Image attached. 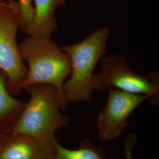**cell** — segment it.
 <instances>
[{
	"label": "cell",
	"instance_id": "obj_1",
	"mask_svg": "<svg viewBox=\"0 0 159 159\" xmlns=\"http://www.w3.org/2000/svg\"><path fill=\"white\" fill-rule=\"evenodd\" d=\"M30 100L9 134L52 140L57 131L69 125L58 91L48 84H35L24 87Z\"/></svg>",
	"mask_w": 159,
	"mask_h": 159
},
{
	"label": "cell",
	"instance_id": "obj_2",
	"mask_svg": "<svg viewBox=\"0 0 159 159\" xmlns=\"http://www.w3.org/2000/svg\"><path fill=\"white\" fill-rule=\"evenodd\" d=\"M20 56L28 64V74L24 87L35 84H48L56 87L64 110L68 107L63 87L71 73V63L51 38L30 37L18 45Z\"/></svg>",
	"mask_w": 159,
	"mask_h": 159
},
{
	"label": "cell",
	"instance_id": "obj_3",
	"mask_svg": "<svg viewBox=\"0 0 159 159\" xmlns=\"http://www.w3.org/2000/svg\"><path fill=\"white\" fill-rule=\"evenodd\" d=\"M110 29H97L80 43L61 47L71 63L70 77L63 84L66 100L69 102H90L93 89L92 79L97 63L107 54V42Z\"/></svg>",
	"mask_w": 159,
	"mask_h": 159
},
{
	"label": "cell",
	"instance_id": "obj_4",
	"mask_svg": "<svg viewBox=\"0 0 159 159\" xmlns=\"http://www.w3.org/2000/svg\"><path fill=\"white\" fill-rule=\"evenodd\" d=\"M102 71L94 74L93 90L107 91L116 89L131 94L148 97L150 102L159 103V74L152 72L143 76L136 73L129 66L125 56L111 54L101 59Z\"/></svg>",
	"mask_w": 159,
	"mask_h": 159
},
{
	"label": "cell",
	"instance_id": "obj_5",
	"mask_svg": "<svg viewBox=\"0 0 159 159\" xmlns=\"http://www.w3.org/2000/svg\"><path fill=\"white\" fill-rule=\"evenodd\" d=\"M20 25L18 1H0V69L6 74L8 90L15 97L24 89L28 74V68L20 56L17 43Z\"/></svg>",
	"mask_w": 159,
	"mask_h": 159
},
{
	"label": "cell",
	"instance_id": "obj_6",
	"mask_svg": "<svg viewBox=\"0 0 159 159\" xmlns=\"http://www.w3.org/2000/svg\"><path fill=\"white\" fill-rule=\"evenodd\" d=\"M107 91V101L97 121L98 135L102 142L111 141L119 136L127 127V120L131 114L148 100L146 96L116 89H110Z\"/></svg>",
	"mask_w": 159,
	"mask_h": 159
},
{
	"label": "cell",
	"instance_id": "obj_7",
	"mask_svg": "<svg viewBox=\"0 0 159 159\" xmlns=\"http://www.w3.org/2000/svg\"><path fill=\"white\" fill-rule=\"evenodd\" d=\"M57 142L8 134L0 146V159H55Z\"/></svg>",
	"mask_w": 159,
	"mask_h": 159
},
{
	"label": "cell",
	"instance_id": "obj_8",
	"mask_svg": "<svg viewBox=\"0 0 159 159\" xmlns=\"http://www.w3.org/2000/svg\"><path fill=\"white\" fill-rule=\"evenodd\" d=\"M34 2L33 19L25 31L30 37L51 38L57 28L55 14L57 8L66 0H33Z\"/></svg>",
	"mask_w": 159,
	"mask_h": 159
},
{
	"label": "cell",
	"instance_id": "obj_9",
	"mask_svg": "<svg viewBox=\"0 0 159 159\" xmlns=\"http://www.w3.org/2000/svg\"><path fill=\"white\" fill-rule=\"evenodd\" d=\"M26 106L7 87L6 74L0 69V137L9 134Z\"/></svg>",
	"mask_w": 159,
	"mask_h": 159
},
{
	"label": "cell",
	"instance_id": "obj_10",
	"mask_svg": "<svg viewBox=\"0 0 159 159\" xmlns=\"http://www.w3.org/2000/svg\"><path fill=\"white\" fill-rule=\"evenodd\" d=\"M55 159H109L102 146L96 144L85 138L81 140L79 147L70 149L56 144Z\"/></svg>",
	"mask_w": 159,
	"mask_h": 159
},
{
	"label": "cell",
	"instance_id": "obj_11",
	"mask_svg": "<svg viewBox=\"0 0 159 159\" xmlns=\"http://www.w3.org/2000/svg\"><path fill=\"white\" fill-rule=\"evenodd\" d=\"M33 0H18L20 8V30L25 33L32 23L34 16V8Z\"/></svg>",
	"mask_w": 159,
	"mask_h": 159
},
{
	"label": "cell",
	"instance_id": "obj_12",
	"mask_svg": "<svg viewBox=\"0 0 159 159\" xmlns=\"http://www.w3.org/2000/svg\"><path fill=\"white\" fill-rule=\"evenodd\" d=\"M138 142V135L134 132H131L128 134L123 144L125 159H133V150Z\"/></svg>",
	"mask_w": 159,
	"mask_h": 159
},
{
	"label": "cell",
	"instance_id": "obj_13",
	"mask_svg": "<svg viewBox=\"0 0 159 159\" xmlns=\"http://www.w3.org/2000/svg\"><path fill=\"white\" fill-rule=\"evenodd\" d=\"M6 136V135H5V136H3L0 137V146L1 145V144H2V142H3V141H4V139H5Z\"/></svg>",
	"mask_w": 159,
	"mask_h": 159
},
{
	"label": "cell",
	"instance_id": "obj_14",
	"mask_svg": "<svg viewBox=\"0 0 159 159\" xmlns=\"http://www.w3.org/2000/svg\"><path fill=\"white\" fill-rule=\"evenodd\" d=\"M8 1V0H0V1Z\"/></svg>",
	"mask_w": 159,
	"mask_h": 159
}]
</instances>
